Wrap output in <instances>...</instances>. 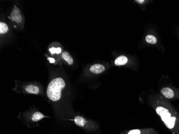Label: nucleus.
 Here are the masks:
<instances>
[{
	"instance_id": "39448f33",
	"label": "nucleus",
	"mask_w": 179,
	"mask_h": 134,
	"mask_svg": "<svg viewBox=\"0 0 179 134\" xmlns=\"http://www.w3.org/2000/svg\"><path fill=\"white\" fill-rule=\"evenodd\" d=\"M21 92L26 94L39 95L43 93V87L37 83H27L23 84L21 87Z\"/></svg>"
},
{
	"instance_id": "f3484780",
	"label": "nucleus",
	"mask_w": 179,
	"mask_h": 134,
	"mask_svg": "<svg viewBox=\"0 0 179 134\" xmlns=\"http://www.w3.org/2000/svg\"><path fill=\"white\" fill-rule=\"evenodd\" d=\"M136 2L138 3L142 4L144 3L145 1H144V0H137V1H136Z\"/></svg>"
},
{
	"instance_id": "f8f14e48",
	"label": "nucleus",
	"mask_w": 179,
	"mask_h": 134,
	"mask_svg": "<svg viewBox=\"0 0 179 134\" xmlns=\"http://www.w3.org/2000/svg\"><path fill=\"white\" fill-rule=\"evenodd\" d=\"M145 41L149 44L154 45L157 43V39L154 36L149 34L145 37Z\"/></svg>"
},
{
	"instance_id": "0eeeda50",
	"label": "nucleus",
	"mask_w": 179,
	"mask_h": 134,
	"mask_svg": "<svg viewBox=\"0 0 179 134\" xmlns=\"http://www.w3.org/2000/svg\"><path fill=\"white\" fill-rule=\"evenodd\" d=\"M120 134H158L153 128H147L141 129H134L131 130L123 131L120 133Z\"/></svg>"
},
{
	"instance_id": "f257e3e1",
	"label": "nucleus",
	"mask_w": 179,
	"mask_h": 134,
	"mask_svg": "<svg viewBox=\"0 0 179 134\" xmlns=\"http://www.w3.org/2000/svg\"><path fill=\"white\" fill-rule=\"evenodd\" d=\"M66 87L65 80L62 77H56L52 80L47 88V98L52 102H59L62 96V91Z\"/></svg>"
},
{
	"instance_id": "9b49d317",
	"label": "nucleus",
	"mask_w": 179,
	"mask_h": 134,
	"mask_svg": "<svg viewBox=\"0 0 179 134\" xmlns=\"http://www.w3.org/2000/svg\"><path fill=\"white\" fill-rule=\"evenodd\" d=\"M61 56H62V58L68 63L69 65H72L73 64L74 60L68 52H66V51L63 52L61 54Z\"/></svg>"
},
{
	"instance_id": "6e6552de",
	"label": "nucleus",
	"mask_w": 179,
	"mask_h": 134,
	"mask_svg": "<svg viewBox=\"0 0 179 134\" xmlns=\"http://www.w3.org/2000/svg\"><path fill=\"white\" fill-rule=\"evenodd\" d=\"M89 70L90 71L92 74L99 75L104 73L105 71V67L103 65L97 63L91 65L90 68Z\"/></svg>"
},
{
	"instance_id": "f03ea898",
	"label": "nucleus",
	"mask_w": 179,
	"mask_h": 134,
	"mask_svg": "<svg viewBox=\"0 0 179 134\" xmlns=\"http://www.w3.org/2000/svg\"><path fill=\"white\" fill-rule=\"evenodd\" d=\"M74 121L76 126L82 129L86 134H100L101 129L98 124L90 120L86 119L81 115L76 116Z\"/></svg>"
},
{
	"instance_id": "2eb2a0df",
	"label": "nucleus",
	"mask_w": 179,
	"mask_h": 134,
	"mask_svg": "<svg viewBox=\"0 0 179 134\" xmlns=\"http://www.w3.org/2000/svg\"><path fill=\"white\" fill-rule=\"evenodd\" d=\"M61 51H62V50H61V48L60 47H57V48H56V54H60V53H61Z\"/></svg>"
},
{
	"instance_id": "7ed1b4c3",
	"label": "nucleus",
	"mask_w": 179,
	"mask_h": 134,
	"mask_svg": "<svg viewBox=\"0 0 179 134\" xmlns=\"http://www.w3.org/2000/svg\"><path fill=\"white\" fill-rule=\"evenodd\" d=\"M156 112L160 117L161 120L164 122L166 127L168 129L176 133L177 118L176 116L172 115V113L169 112L168 109L163 106L158 105L155 108Z\"/></svg>"
},
{
	"instance_id": "20e7f679",
	"label": "nucleus",
	"mask_w": 179,
	"mask_h": 134,
	"mask_svg": "<svg viewBox=\"0 0 179 134\" xmlns=\"http://www.w3.org/2000/svg\"><path fill=\"white\" fill-rule=\"evenodd\" d=\"M45 118L48 117L45 115L43 113L38 111L32 113L27 112L25 113V118H24V122L26 123L28 127L33 128L38 126V123L40 120Z\"/></svg>"
},
{
	"instance_id": "dca6fc26",
	"label": "nucleus",
	"mask_w": 179,
	"mask_h": 134,
	"mask_svg": "<svg viewBox=\"0 0 179 134\" xmlns=\"http://www.w3.org/2000/svg\"><path fill=\"white\" fill-rule=\"evenodd\" d=\"M48 60L50 63H55V61L54 58H48Z\"/></svg>"
},
{
	"instance_id": "ddd939ff",
	"label": "nucleus",
	"mask_w": 179,
	"mask_h": 134,
	"mask_svg": "<svg viewBox=\"0 0 179 134\" xmlns=\"http://www.w3.org/2000/svg\"><path fill=\"white\" fill-rule=\"evenodd\" d=\"M9 31V27L7 24L4 22H1L0 23V34H6Z\"/></svg>"
},
{
	"instance_id": "9d476101",
	"label": "nucleus",
	"mask_w": 179,
	"mask_h": 134,
	"mask_svg": "<svg viewBox=\"0 0 179 134\" xmlns=\"http://www.w3.org/2000/svg\"><path fill=\"white\" fill-rule=\"evenodd\" d=\"M128 62V58L125 55H120L115 60L114 65L116 66L125 65Z\"/></svg>"
},
{
	"instance_id": "1a4fd4ad",
	"label": "nucleus",
	"mask_w": 179,
	"mask_h": 134,
	"mask_svg": "<svg viewBox=\"0 0 179 134\" xmlns=\"http://www.w3.org/2000/svg\"><path fill=\"white\" fill-rule=\"evenodd\" d=\"M160 93L164 97L168 99H172L175 96L174 91L170 87H165L162 88L160 90Z\"/></svg>"
},
{
	"instance_id": "4468645a",
	"label": "nucleus",
	"mask_w": 179,
	"mask_h": 134,
	"mask_svg": "<svg viewBox=\"0 0 179 134\" xmlns=\"http://www.w3.org/2000/svg\"><path fill=\"white\" fill-rule=\"evenodd\" d=\"M56 48H54V47H52L50 49V52L52 54H55L56 53Z\"/></svg>"
},
{
	"instance_id": "423d86ee",
	"label": "nucleus",
	"mask_w": 179,
	"mask_h": 134,
	"mask_svg": "<svg viewBox=\"0 0 179 134\" xmlns=\"http://www.w3.org/2000/svg\"><path fill=\"white\" fill-rule=\"evenodd\" d=\"M8 18L12 22L18 24H23L24 23V17L20 9L16 5H14L13 8Z\"/></svg>"
}]
</instances>
